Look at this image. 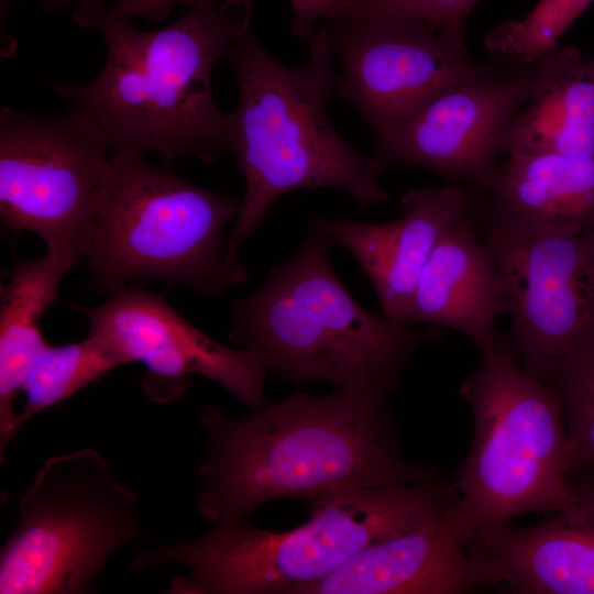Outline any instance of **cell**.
Returning <instances> with one entry per match:
<instances>
[{
	"label": "cell",
	"mask_w": 594,
	"mask_h": 594,
	"mask_svg": "<svg viewBox=\"0 0 594 594\" xmlns=\"http://www.w3.org/2000/svg\"><path fill=\"white\" fill-rule=\"evenodd\" d=\"M389 395L363 387L294 394L242 419L205 407L199 515L212 525L240 522L279 498L314 503L342 491L437 476V469L404 455Z\"/></svg>",
	"instance_id": "cell-1"
},
{
	"label": "cell",
	"mask_w": 594,
	"mask_h": 594,
	"mask_svg": "<svg viewBox=\"0 0 594 594\" xmlns=\"http://www.w3.org/2000/svg\"><path fill=\"white\" fill-rule=\"evenodd\" d=\"M251 15L250 0H208L169 25L144 31L106 4L76 9L75 23L102 34L105 64L89 82L46 85L99 127L111 152L213 163L227 150L228 112L212 98L211 73L250 29Z\"/></svg>",
	"instance_id": "cell-2"
},
{
	"label": "cell",
	"mask_w": 594,
	"mask_h": 594,
	"mask_svg": "<svg viewBox=\"0 0 594 594\" xmlns=\"http://www.w3.org/2000/svg\"><path fill=\"white\" fill-rule=\"evenodd\" d=\"M328 24L309 38L300 66L275 59L251 28L226 55L240 98L228 112L227 150L245 180L234 227L228 234L231 257L262 226L272 204L304 188L333 187L349 193L360 208L387 201L381 186L388 167L376 155L353 150L331 124L327 103L339 76Z\"/></svg>",
	"instance_id": "cell-3"
},
{
	"label": "cell",
	"mask_w": 594,
	"mask_h": 594,
	"mask_svg": "<svg viewBox=\"0 0 594 594\" xmlns=\"http://www.w3.org/2000/svg\"><path fill=\"white\" fill-rule=\"evenodd\" d=\"M453 498L451 482L432 479L330 494L314 502L309 519L287 531L248 520L215 525L183 543L135 556L129 570L179 563L176 594H298L367 547L409 531L441 514Z\"/></svg>",
	"instance_id": "cell-4"
},
{
	"label": "cell",
	"mask_w": 594,
	"mask_h": 594,
	"mask_svg": "<svg viewBox=\"0 0 594 594\" xmlns=\"http://www.w3.org/2000/svg\"><path fill=\"white\" fill-rule=\"evenodd\" d=\"M334 244L312 224L297 253L232 305L229 337L286 383H330L392 394L422 344L439 340L364 308L336 274Z\"/></svg>",
	"instance_id": "cell-5"
},
{
	"label": "cell",
	"mask_w": 594,
	"mask_h": 594,
	"mask_svg": "<svg viewBox=\"0 0 594 594\" xmlns=\"http://www.w3.org/2000/svg\"><path fill=\"white\" fill-rule=\"evenodd\" d=\"M459 396L473 417V438L447 512L466 544L516 517L552 514L572 498V451L561 400L529 373L497 332Z\"/></svg>",
	"instance_id": "cell-6"
},
{
	"label": "cell",
	"mask_w": 594,
	"mask_h": 594,
	"mask_svg": "<svg viewBox=\"0 0 594 594\" xmlns=\"http://www.w3.org/2000/svg\"><path fill=\"white\" fill-rule=\"evenodd\" d=\"M239 208L142 151L111 152L87 255L94 286L109 297L134 279H161L221 296L248 277L227 248L226 227Z\"/></svg>",
	"instance_id": "cell-7"
},
{
	"label": "cell",
	"mask_w": 594,
	"mask_h": 594,
	"mask_svg": "<svg viewBox=\"0 0 594 594\" xmlns=\"http://www.w3.org/2000/svg\"><path fill=\"white\" fill-rule=\"evenodd\" d=\"M136 495L95 450L48 458L0 551L1 594H85L111 554L143 539Z\"/></svg>",
	"instance_id": "cell-8"
},
{
	"label": "cell",
	"mask_w": 594,
	"mask_h": 594,
	"mask_svg": "<svg viewBox=\"0 0 594 594\" xmlns=\"http://www.w3.org/2000/svg\"><path fill=\"white\" fill-rule=\"evenodd\" d=\"M109 152L99 127L74 107L59 116L1 108L3 224L87 257Z\"/></svg>",
	"instance_id": "cell-9"
},
{
	"label": "cell",
	"mask_w": 594,
	"mask_h": 594,
	"mask_svg": "<svg viewBox=\"0 0 594 594\" xmlns=\"http://www.w3.org/2000/svg\"><path fill=\"white\" fill-rule=\"evenodd\" d=\"M476 215L501 278L510 340L525 369L550 385L594 333V242L588 231L552 235Z\"/></svg>",
	"instance_id": "cell-10"
},
{
	"label": "cell",
	"mask_w": 594,
	"mask_h": 594,
	"mask_svg": "<svg viewBox=\"0 0 594 594\" xmlns=\"http://www.w3.org/2000/svg\"><path fill=\"white\" fill-rule=\"evenodd\" d=\"M328 26L343 64L336 97L351 103L374 135L453 86L508 77L491 63H474L426 24L342 19L330 20Z\"/></svg>",
	"instance_id": "cell-11"
},
{
	"label": "cell",
	"mask_w": 594,
	"mask_h": 594,
	"mask_svg": "<svg viewBox=\"0 0 594 594\" xmlns=\"http://www.w3.org/2000/svg\"><path fill=\"white\" fill-rule=\"evenodd\" d=\"M540 59L506 78L453 86L395 128L375 135V154L387 166H418L450 180L490 190L502 165V132L531 96Z\"/></svg>",
	"instance_id": "cell-12"
},
{
	"label": "cell",
	"mask_w": 594,
	"mask_h": 594,
	"mask_svg": "<svg viewBox=\"0 0 594 594\" xmlns=\"http://www.w3.org/2000/svg\"><path fill=\"white\" fill-rule=\"evenodd\" d=\"M88 320L121 365L140 362L153 376L182 383L201 375L237 397L250 411L267 404V369L246 349L224 345L177 314L164 295L125 287L101 305L74 307Z\"/></svg>",
	"instance_id": "cell-13"
},
{
	"label": "cell",
	"mask_w": 594,
	"mask_h": 594,
	"mask_svg": "<svg viewBox=\"0 0 594 594\" xmlns=\"http://www.w3.org/2000/svg\"><path fill=\"white\" fill-rule=\"evenodd\" d=\"M481 187L451 183L415 188L400 200L391 222L315 218L311 224L343 246L370 279L383 315L410 324L420 275L443 234L474 210Z\"/></svg>",
	"instance_id": "cell-14"
},
{
	"label": "cell",
	"mask_w": 594,
	"mask_h": 594,
	"mask_svg": "<svg viewBox=\"0 0 594 594\" xmlns=\"http://www.w3.org/2000/svg\"><path fill=\"white\" fill-rule=\"evenodd\" d=\"M572 498L529 527H503L465 544L481 584L516 594H594V479L572 483Z\"/></svg>",
	"instance_id": "cell-15"
},
{
	"label": "cell",
	"mask_w": 594,
	"mask_h": 594,
	"mask_svg": "<svg viewBox=\"0 0 594 594\" xmlns=\"http://www.w3.org/2000/svg\"><path fill=\"white\" fill-rule=\"evenodd\" d=\"M480 584L446 508L409 531L367 547L298 594H459Z\"/></svg>",
	"instance_id": "cell-16"
},
{
	"label": "cell",
	"mask_w": 594,
	"mask_h": 594,
	"mask_svg": "<svg viewBox=\"0 0 594 594\" xmlns=\"http://www.w3.org/2000/svg\"><path fill=\"white\" fill-rule=\"evenodd\" d=\"M503 314L497 265L482 238L475 207L433 250L416 287L410 324L450 328L484 351L494 342L495 321Z\"/></svg>",
	"instance_id": "cell-17"
},
{
	"label": "cell",
	"mask_w": 594,
	"mask_h": 594,
	"mask_svg": "<svg viewBox=\"0 0 594 594\" xmlns=\"http://www.w3.org/2000/svg\"><path fill=\"white\" fill-rule=\"evenodd\" d=\"M479 207L516 229L576 235L594 223V156L509 153Z\"/></svg>",
	"instance_id": "cell-18"
},
{
	"label": "cell",
	"mask_w": 594,
	"mask_h": 594,
	"mask_svg": "<svg viewBox=\"0 0 594 594\" xmlns=\"http://www.w3.org/2000/svg\"><path fill=\"white\" fill-rule=\"evenodd\" d=\"M540 64L531 96L502 132V153L594 156V57L559 44Z\"/></svg>",
	"instance_id": "cell-19"
},
{
	"label": "cell",
	"mask_w": 594,
	"mask_h": 594,
	"mask_svg": "<svg viewBox=\"0 0 594 594\" xmlns=\"http://www.w3.org/2000/svg\"><path fill=\"white\" fill-rule=\"evenodd\" d=\"M80 257L46 246L40 258H15L1 287L0 304V457L19 433L14 403L42 350L47 345L41 320L57 298L65 274Z\"/></svg>",
	"instance_id": "cell-20"
},
{
	"label": "cell",
	"mask_w": 594,
	"mask_h": 594,
	"mask_svg": "<svg viewBox=\"0 0 594 594\" xmlns=\"http://www.w3.org/2000/svg\"><path fill=\"white\" fill-rule=\"evenodd\" d=\"M120 365L108 344L91 333L64 345L47 343L23 384L25 402L18 414V432L38 413L59 405Z\"/></svg>",
	"instance_id": "cell-21"
},
{
	"label": "cell",
	"mask_w": 594,
	"mask_h": 594,
	"mask_svg": "<svg viewBox=\"0 0 594 594\" xmlns=\"http://www.w3.org/2000/svg\"><path fill=\"white\" fill-rule=\"evenodd\" d=\"M594 0H539L520 20L499 23L485 36L495 55L532 64L559 45V38Z\"/></svg>",
	"instance_id": "cell-22"
},
{
	"label": "cell",
	"mask_w": 594,
	"mask_h": 594,
	"mask_svg": "<svg viewBox=\"0 0 594 594\" xmlns=\"http://www.w3.org/2000/svg\"><path fill=\"white\" fill-rule=\"evenodd\" d=\"M550 386L562 404L573 469L594 464V333L559 365Z\"/></svg>",
	"instance_id": "cell-23"
},
{
	"label": "cell",
	"mask_w": 594,
	"mask_h": 594,
	"mask_svg": "<svg viewBox=\"0 0 594 594\" xmlns=\"http://www.w3.org/2000/svg\"><path fill=\"white\" fill-rule=\"evenodd\" d=\"M480 0H349L344 15L350 20H396L426 24L470 55L466 23Z\"/></svg>",
	"instance_id": "cell-24"
},
{
	"label": "cell",
	"mask_w": 594,
	"mask_h": 594,
	"mask_svg": "<svg viewBox=\"0 0 594 594\" xmlns=\"http://www.w3.org/2000/svg\"><path fill=\"white\" fill-rule=\"evenodd\" d=\"M293 8L292 32L310 38L318 19L339 20L344 15L349 0H289Z\"/></svg>",
	"instance_id": "cell-25"
},
{
	"label": "cell",
	"mask_w": 594,
	"mask_h": 594,
	"mask_svg": "<svg viewBox=\"0 0 594 594\" xmlns=\"http://www.w3.org/2000/svg\"><path fill=\"white\" fill-rule=\"evenodd\" d=\"M208 0H112L108 8L112 13L124 16H142L151 21L165 19L175 3L194 7Z\"/></svg>",
	"instance_id": "cell-26"
},
{
	"label": "cell",
	"mask_w": 594,
	"mask_h": 594,
	"mask_svg": "<svg viewBox=\"0 0 594 594\" xmlns=\"http://www.w3.org/2000/svg\"><path fill=\"white\" fill-rule=\"evenodd\" d=\"M20 1L22 0H0L1 28L4 23L3 21H6V18L10 9ZM36 1H38L43 6V8L50 13H58L67 8H72V10L74 11L79 8L106 4V0H36Z\"/></svg>",
	"instance_id": "cell-27"
},
{
	"label": "cell",
	"mask_w": 594,
	"mask_h": 594,
	"mask_svg": "<svg viewBox=\"0 0 594 594\" xmlns=\"http://www.w3.org/2000/svg\"><path fill=\"white\" fill-rule=\"evenodd\" d=\"M593 239V242H594V223L592 224V227L587 230Z\"/></svg>",
	"instance_id": "cell-28"
}]
</instances>
